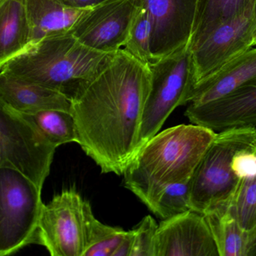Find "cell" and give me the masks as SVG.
I'll use <instances>...</instances> for the list:
<instances>
[{
  "instance_id": "obj_1",
  "label": "cell",
  "mask_w": 256,
  "mask_h": 256,
  "mask_svg": "<svg viewBox=\"0 0 256 256\" xmlns=\"http://www.w3.org/2000/svg\"><path fill=\"white\" fill-rule=\"evenodd\" d=\"M149 66L120 50L71 102L76 143L101 169L122 175L138 151Z\"/></svg>"
},
{
  "instance_id": "obj_2",
  "label": "cell",
  "mask_w": 256,
  "mask_h": 256,
  "mask_svg": "<svg viewBox=\"0 0 256 256\" xmlns=\"http://www.w3.org/2000/svg\"><path fill=\"white\" fill-rule=\"evenodd\" d=\"M216 133L199 126H176L156 133L124 170V186L148 208L167 186L191 180Z\"/></svg>"
},
{
  "instance_id": "obj_3",
  "label": "cell",
  "mask_w": 256,
  "mask_h": 256,
  "mask_svg": "<svg viewBox=\"0 0 256 256\" xmlns=\"http://www.w3.org/2000/svg\"><path fill=\"white\" fill-rule=\"evenodd\" d=\"M113 55L92 50L65 34L30 44L0 70L56 91L72 102Z\"/></svg>"
},
{
  "instance_id": "obj_4",
  "label": "cell",
  "mask_w": 256,
  "mask_h": 256,
  "mask_svg": "<svg viewBox=\"0 0 256 256\" xmlns=\"http://www.w3.org/2000/svg\"><path fill=\"white\" fill-rule=\"evenodd\" d=\"M252 146H256V127L230 128L216 134L192 178L191 210L204 215L229 205L240 181L232 170V158L238 151Z\"/></svg>"
},
{
  "instance_id": "obj_5",
  "label": "cell",
  "mask_w": 256,
  "mask_h": 256,
  "mask_svg": "<svg viewBox=\"0 0 256 256\" xmlns=\"http://www.w3.org/2000/svg\"><path fill=\"white\" fill-rule=\"evenodd\" d=\"M148 66L151 72L150 88L142 114L138 151L158 132L176 108L187 104V97L194 85L190 46Z\"/></svg>"
},
{
  "instance_id": "obj_6",
  "label": "cell",
  "mask_w": 256,
  "mask_h": 256,
  "mask_svg": "<svg viewBox=\"0 0 256 256\" xmlns=\"http://www.w3.org/2000/svg\"><path fill=\"white\" fill-rule=\"evenodd\" d=\"M42 190L18 170L0 168V256L38 244Z\"/></svg>"
},
{
  "instance_id": "obj_7",
  "label": "cell",
  "mask_w": 256,
  "mask_h": 256,
  "mask_svg": "<svg viewBox=\"0 0 256 256\" xmlns=\"http://www.w3.org/2000/svg\"><path fill=\"white\" fill-rule=\"evenodd\" d=\"M56 148L35 124L0 98V168H11L42 188Z\"/></svg>"
},
{
  "instance_id": "obj_8",
  "label": "cell",
  "mask_w": 256,
  "mask_h": 256,
  "mask_svg": "<svg viewBox=\"0 0 256 256\" xmlns=\"http://www.w3.org/2000/svg\"><path fill=\"white\" fill-rule=\"evenodd\" d=\"M90 204L73 188L64 190L43 204L38 221V244L52 256H83L86 245Z\"/></svg>"
},
{
  "instance_id": "obj_9",
  "label": "cell",
  "mask_w": 256,
  "mask_h": 256,
  "mask_svg": "<svg viewBox=\"0 0 256 256\" xmlns=\"http://www.w3.org/2000/svg\"><path fill=\"white\" fill-rule=\"evenodd\" d=\"M142 0H106L88 10L70 34L84 46L103 53L124 48Z\"/></svg>"
},
{
  "instance_id": "obj_10",
  "label": "cell",
  "mask_w": 256,
  "mask_h": 256,
  "mask_svg": "<svg viewBox=\"0 0 256 256\" xmlns=\"http://www.w3.org/2000/svg\"><path fill=\"white\" fill-rule=\"evenodd\" d=\"M256 5L212 30L192 50L194 84L226 62L256 47Z\"/></svg>"
},
{
  "instance_id": "obj_11",
  "label": "cell",
  "mask_w": 256,
  "mask_h": 256,
  "mask_svg": "<svg viewBox=\"0 0 256 256\" xmlns=\"http://www.w3.org/2000/svg\"><path fill=\"white\" fill-rule=\"evenodd\" d=\"M152 25L150 50L155 61L188 46L194 0H142Z\"/></svg>"
},
{
  "instance_id": "obj_12",
  "label": "cell",
  "mask_w": 256,
  "mask_h": 256,
  "mask_svg": "<svg viewBox=\"0 0 256 256\" xmlns=\"http://www.w3.org/2000/svg\"><path fill=\"white\" fill-rule=\"evenodd\" d=\"M155 256H218V253L204 215L188 210L158 224Z\"/></svg>"
},
{
  "instance_id": "obj_13",
  "label": "cell",
  "mask_w": 256,
  "mask_h": 256,
  "mask_svg": "<svg viewBox=\"0 0 256 256\" xmlns=\"http://www.w3.org/2000/svg\"><path fill=\"white\" fill-rule=\"evenodd\" d=\"M185 116L192 124L214 132L256 127V80L216 100L203 104H190Z\"/></svg>"
},
{
  "instance_id": "obj_14",
  "label": "cell",
  "mask_w": 256,
  "mask_h": 256,
  "mask_svg": "<svg viewBox=\"0 0 256 256\" xmlns=\"http://www.w3.org/2000/svg\"><path fill=\"white\" fill-rule=\"evenodd\" d=\"M256 80V49H250L196 84L187 104H200L224 96Z\"/></svg>"
},
{
  "instance_id": "obj_15",
  "label": "cell",
  "mask_w": 256,
  "mask_h": 256,
  "mask_svg": "<svg viewBox=\"0 0 256 256\" xmlns=\"http://www.w3.org/2000/svg\"><path fill=\"white\" fill-rule=\"evenodd\" d=\"M0 98L14 110L26 114L50 109L71 110V101L62 94L2 70H0Z\"/></svg>"
},
{
  "instance_id": "obj_16",
  "label": "cell",
  "mask_w": 256,
  "mask_h": 256,
  "mask_svg": "<svg viewBox=\"0 0 256 256\" xmlns=\"http://www.w3.org/2000/svg\"><path fill=\"white\" fill-rule=\"evenodd\" d=\"M31 44L50 37L70 34L89 10H76L60 0H24Z\"/></svg>"
},
{
  "instance_id": "obj_17",
  "label": "cell",
  "mask_w": 256,
  "mask_h": 256,
  "mask_svg": "<svg viewBox=\"0 0 256 256\" xmlns=\"http://www.w3.org/2000/svg\"><path fill=\"white\" fill-rule=\"evenodd\" d=\"M216 246L218 256H256V230L238 224L228 206L204 214Z\"/></svg>"
},
{
  "instance_id": "obj_18",
  "label": "cell",
  "mask_w": 256,
  "mask_h": 256,
  "mask_svg": "<svg viewBox=\"0 0 256 256\" xmlns=\"http://www.w3.org/2000/svg\"><path fill=\"white\" fill-rule=\"evenodd\" d=\"M30 44L24 0H6L0 5V70Z\"/></svg>"
},
{
  "instance_id": "obj_19",
  "label": "cell",
  "mask_w": 256,
  "mask_h": 256,
  "mask_svg": "<svg viewBox=\"0 0 256 256\" xmlns=\"http://www.w3.org/2000/svg\"><path fill=\"white\" fill-rule=\"evenodd\" d=\"M194 20L188 44L191 50L216 28L256 5V0H194Z\"/></svg>"
},
{
  "instance_id": "obj_20",
  "label": "cell",
  "mask_w": 256,
  "mask_h": 256,
  "mask_svg": "<svg viewBox=\"0 0 256 256\" xmlns=\"http://www.w3.org/2000/svg\"><path fill=\"white\" fill-rule=\"evenodd\" d=\"M24 114L35 124L40 132L55 148L72 142L76 143V126L71 112L50 109Z\"/></svg>"
},
{
  "instance_id": "obj_21",
  "label": "cell",
  "mask_w": 256,
  "mask_h": 256,
  "mask_svg": "<svg viewBox=\"0 0 256 256\" xmlns=\"http://www.w3.org/2000/svg\"><path fill=\"white\" fill-rule=\"evenodd\" d=\"M126 232L121 228L103 224L91 210L88 214L86 245L83 256H113Z\"/></svg>"
},
{
  "instance_id": "obj_22",
  "label": "cell",
  "mask_w": 256,
  "mask_h": 256,
  "mask_svg": "<svg viewBox=\"0 0 256 256\" xmlns=\"http://www.w3.org/2000/svg\"><path fill=\"white\" fill-rule=\"evenodd\" d=\"M228 208L242 228L256 230V176L240 179Z\"/></svg>"
},
{
  "instance_id": "obj_23",
  "label": "cell",
  "mask_w": 256,
  "mask_h": 256,
  "mask_svg": "<svg viewBox=\"0 0 256 256\" xmlns=\"http://www.w3.org/2000/svg\"><path fill=\"white\" fill-rule=\"evenodd\" d=\"M190 184L191 180L184 181L164 187L150 205V210L162 220L191 210Z\"/></svg>"
},
{
  "instance_id": "obj_24",
  "label": "cell",
  "mask_w": 256,
  "mask_h": 256,
  "mask_svg": "<svg viewBox=\"0 0 256 256\" xmlns=\"http://www.w3.org/2000/svg\"><path fill=\"white\" fill-rule=\"evenodd\" d=\"M152 25L149 14L144 7L136 16L122 50L142 64L150 66L155 62L151 53Z\"/></svg>"
},
{
  "instance_id": "obj_25",
  "label": "cell",
  "mask_w": 256,
  "mask_h": 256,
  "mask_svg": "<svg viewBox=\"0 0 256 256\" xmlns=\"http://www.w3.org/2000/svg\"><path fill=\"white\" fill-rule=\"evenodd\" d=\"M157 228L156 222L148 215L132 229L133 239L131 256H155Z\"/></svg>"
},
{
  "instance_id": "obj_26",
  "label": "cell",
  "mask_w": 256,
  "mask_h": 256,
  "mask_svg": "<svg viewBox=\"0 0 256 256\" xmlns=\"http://www.w3.org/2000/svg\"><path fill=\"white\" fill-rule=\"evenodd\" d=\"M232 168L239 179L256 176V146L238 151L232 158Z\"/></svg>"
},
{
  "instance_id": "obj_27",
  "label": "cell",
  "mask_w": 256,
  "mask_h": 256,
  "mask_svg": "<svg viewBox=\"0 0 256 256\" xmlns=\"http://www.w3.org/2000/svg\"><path fill=\"white\" fill-rule=\"evenodd\" d=\"M132 232L127 230L124 239L120 242L112 256H131L132 248Z\"/></svg>"
},
{
  "instance_id": "obj_28",
  "label": "cell",
  "mask_w": 256,
  "mask_h": 256,
  "mask_svg": "<svg viewBox=\"0 0 256 256\" xmlns=\"http://www.w3.org/2000/svg\"><path fill=\"white\" fill-rule=\"evenodd\" d=\"M61 2L70 8L76 10H90L100 5L106 0H60Z\"/></svg>"
},
{
  "instance_id": "obj_29",
  "label": "cell",
  "mask_w": 256,
  "mask_h": 256,
  "mask_svg": "<svg viewBox=\"0 0 256 256\" xmlns=\"http://www.w3.org/2000/svg\"><path fill=\"white\" fill-rule=\"evenodd\" d=\"M6 0H0V5L2 4V2H5Z\"/></svg>"
}]
</instances>
